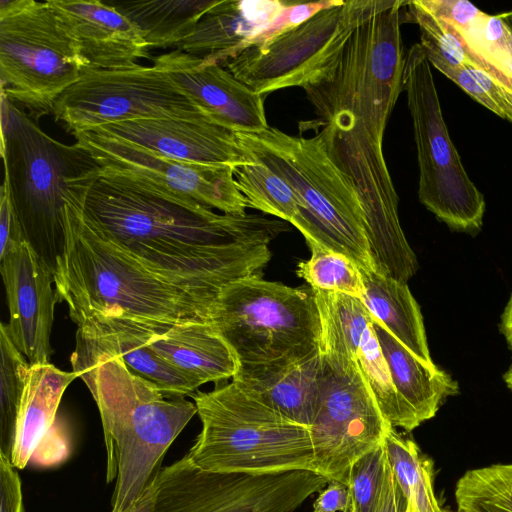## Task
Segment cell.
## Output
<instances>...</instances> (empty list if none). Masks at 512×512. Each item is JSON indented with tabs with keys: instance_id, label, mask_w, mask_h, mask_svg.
<instances>
[{
	"instance_id": "40",
	"label": "cell",
	"mask_w": 512,
	"mask_h": 512,
	"mask_svg": "<svg viewBox=\"0 0 512 512\" xmlns=\"http://www.w3.org/2000/svg\"><path fill=\"white\" fill-rule=\"evenodd\" d=\"M407 504L408 501L388 463L383 493L377 512H406Z\"/></svg>"
},
{
	"instance_id": "18",
	"label": "cell",
	"mask_w": 512,
	"mask_h": 512,
	"mask_svg": "<svg viewBox=\"0 0 512 512\" xmlns=\"http://www.w3.org/2000/svg\"><path fill=\"white\" fill-rule=\"evenodd\" d=\"M10 319L6 331L30 366L50 363L58 301L53 275L25 241L0 257Z\"/></svg>"
},
{
	"instance_id": "39",
	"label": "cell",
	"mask_w": 512,
	"mask_h": 512,
	"mask_svg": "<svg viewBox=\"0 0 512 512\" xmlns=\"http://www.w3.org/2000/svg\"><path fill=\"white\" fill-rule=\"evenodd\" d=\"M348 487L337 481L329 482L320 492L313 504L312 512H348Z\"/></svg>"
},
{
	"instance_id": "8",
	"label": "cell",
	"mask_w": 512,
	"mask_h": 512,
	"mask_svg": "<svg viewBox=\"0 0 512 512\" xmlns=\"http://www.w3.org/2000/svg\"><path fill=\"white\" fill-rule=\"evenodd\" d=\"M202 429L186 457L211 472H315L309 428L284 418L233 381L193 393Z\"/></svg>"
},
{
	"instance_id": "37",
	"label": "cell",
	"mask_w": 512,
	"mask_h": 512,
	"mask_svg": "<svg viewBox=\"0 0 512 512\" xmlns=\"http://www.w3.org/2000/svg\"><path fill=\"white\" fill-rule=\"evenodd\" d=\"M25 241L8 186L3 182L0 189V257Z\"/></svg>"
},
{
	"instance_id": "33",
	"label": "cell",
	"mask_w": 512,
	"mask_h": 512,
	"mask_svg": "<svg viewBox=\"0 0 512 512\" xmlns=\"http://www.w3.org/2000/svg\"><path fill=\"white\" fill-rule=\"evenodd\" d=\"M238 189L248 208L291 222L299 210V200L289 184L266 165L254 161L234 168Z\"/></svg>"
},
{
	"instance_id": "30",
	"label": "cell",
	"mask_w": 512,
	"mask_h": 512,
	"mask_svg": "<svg viewBox=\"0 0 512 512\" xmlns=\"http://www.w3.org/2000/svg\"><path fill=\"white\" fill-rule=\"evenodd\" d=\"M454 495L456 512H512V463L466 471Z\"/></svg>"
},
{
	"instance_id": "35",
	"label": "cell",
	"mask_w": 512,
	"mask_h": 512,
	"mask_svg": "<svg viewBox=\"0 0 512 512\" xmlns=\"http://www.w3.org/2000/svg\"><path fill=\"white\" fill-rule=\"evenodd\" d=\"M388 461L383 442L351 467L347 487L348 512H377L383 493Z\"/></svg>"
},
{
	"instance_id": "43",
	"label": "cell",
	"mask_w": 512,
	"mask_h": 512,
	"mask_svg": "<svg viewBox=\"0 0 512 512\" xmlns=\"http://www.w3.org/2000/svg\"><path fill=\"white\" fill-rule=\"evenodd\" d=\"M504 381L508 388L512 391V366L507 370L504 375Z\"/></svg>"
},
{
	"instance_id": "13",
	"label": "cell",
	"mask_w": 512,
	"mask_h": 512,
	"mask_svg": "<svg viewBox=\"0 0 512 512\" xmlns=\"http://www.w3.org/2000/svg\"><path fill=\"white\" fill-rule=\"evenodd\" d=\"M389 0H349L317 13L268 46L222 64L260 95L315 82L339 58L354 30Z\"/></svg>"
},
{
	"instance_id": "41",
	"label": "cell",
	"mask_w": 512,
	"mask_h": 512,
	"mask_svg": "<svg viewBox=\"0 0 512 512\" xmlns=\"http://www.w3.org/2000/svg\"><path fill=\"white\" fill-rule=\"evenodd\" d=\"M501 331L512 351V294L501 318Z\"/></svg>"
},
{
	"instance_id": "45",
	"label": "cell",
	"mask_w": 512,
	"mask_h": 512,
	"mask_svg": "<svg viewBox=\"0 0 512 512\" xmlns=\"http://www.w3.org/2000/svg\"><path fill=\"white\" fill-rule=\"evenodd\" d=\"M406 512H416L413 506L408 502Z\"/></svg>"
},
{
	"instance_id": "23",
	"label": "cell",
	"mask_w": 512,
	"mask_h": 512,
	"mask_svg": "<svg viewBox=\"0 0 512 512\" xmlns=\"http://www.w3.org/2000/svg\"><path fill=\"white\" fill-rule=\"evenodd\" d=\"M286 5L282 0H218L177 49L222 65L245 50Z\"/></svg>"
},
{
	"instance_id": "10",
	"label": "cell",
	"mask_w": 512,
	"mask_h": 512,
	"mask_svg": "<svg viewBox=\"0 0 512 512\" xmlns=\"http://www.w3.org/2000/svg\"><path fill=\"white\" fill-rule=\"evenodd\" d=\"M403 91L412 118L419 201L451 230H481L486 203L467 174L443 118L431 65L419 43L405 57Z\"/></svg>"
},
{
	"instance_id": "22",
	"label": "cell",
	"mask_w": 512,
	"mask_h": 512,
	"mask_svg": "<svg viewBox=\"0 0 512 512\" xmlns=\"http://www.w3.org/2000/svg\"><path fill=\"white\" fill-rule=\"evenodd\" d=\"M152 350L197 387L233 378L238 365L233 351L207 321H144Z\"/></svg>"
},
{
	"instance_id": "32",
	"label": "cell",
	"mask_w": 512,
	"mask_h": 512,
	"mask_svg": "<svg viewBox=\"0 0 512 512\" xmlns=\"http://www.w3.org/2000/svg\"><path fill=\"white\" fill-rule=\"evenodd\" d=\"M461 42L463 58L459 63L455 66H441L437 70L476 102L512 123V91L462 39Z\"/></svg>"
},
{
	"instance_id": "6",
	"label": "cell",
	"mask_w": 512,
	"mask_h": 512,
	"mask_svg": "<svg viewBox=\"0 0 512 512\" xmlns=\"http://www.w3.org/2000/svg\"><path fill=\"white\" fill-rule=\"evenodd\" d=\"M4 180L26 242L54 276L66 249L65 205L72 186L96 171L83 149L46 134L1 93Z\"/></svg>"
},
{
	"instance_id": "31",
	"label": "cell",
	"mask_w": 512,
	"mask_h": 512,
	"mask_svg": "<svg viewBox=\"0 0 512 512\" xmlns=\"http://www.w3.org/2000/svg\"><path fill=\"white\" fill-rule=\"evenodd\" d=\"M0 454L11 459L30 365L0 324Z\"/></svg>"
},
{
	"instance_id": "4",
	"label": "cell",
	"mask_w": 512,
	"mask_h": 512,
	"mask_svg": "<svg viewBox=\"0 0 512 512\" xmlns=\"http://www.w3.org/2000/svg\"><path fill=\"white\" fill-rule=\"evenodd\" d=\"M77 376L100 412L107 481L116 480L111 512H126L154 483L172 442L197 414L195 403L162 393L117 356L102 355Z\"/></svg>"
},
{
	"instance_id": "3",
	"label": "cell",
	"mask_w": 512,
	"mask_h": 512,
	"mask_svg": "<svg viewBox=\"0 0 512 512\" xmlns=\"http://www.w3.org/2000/svg\"><path fill=\"white\" fill-rule=\"evenodd\" d=\"M96 177L76 182L65 205L66 249L53 276L58 301L81 325L94 317L140 321H207L213 303L143 268L83 219L81 206Z\"/></svg>"
},
{
	"instance_id": "34",
	"label": "cell",
	"mask_w": 512,
	"mask_h": 512,
	"mask_svg": "<svg viewBox=\"0 0 512 512\" xmlns=\"http://www.w3.org/2000/svg\"><path fill=\"white\" fill-rule=\"evenodd\" d=\"M311 256L297 265L296 274L312 289L361 299L365 287L359 267L346 255L315 244Z\"/></svg>"
},
{
	"instance_id": "21",
	"label": "cell",
	"mask_w": 512,
	"mask_h": 512,
	"mask_svg": "<svg viewBox=\"0 0 512 512\" xmlns=\"http://www.w3.org/2000/svg\"><path fill=\"white\" fill-rule=\"evenodd\" d=\"M76 43L89 68L120 70L150 59V46L140 29L115 7L98 0L46 1Z\"/></svg>"
},
{
	"instance_id": "42",
	"label": "cell",
	"mask_w": 512,
	"mask_h": 512,
	"mask_svg": "<svg viewBox=\"0 0 512 512\" xmlns=\"http://www.w3.org/2000/svg\"><path fill=\"white\" fill-rule=\"evenodd\" d=\"M155 482V481H154ZM155 484L153 483L135 503V505L126 512H151Z\"/></svg>"
},
{
	"instance_id": "29",
	"label": "cell",
	"mask_w": 512,
	"mask_h": 512,
	"mask_svg": "<svg viewBox=\"0 0 512 512\" xmlns=\"http://www.w3.org/2000/svg\"><path fill=\"white\" fill-rule=\"evenodd\" d=\"M387 461L407 501L416 512H449L436 498L434 465L419 446L390 426L383 438Z\"/></svg>"
},
{
	"instance_id": "38",
	"label": "cell",
	"mask_w": 512,
	"mask_h": 512,
	"mask_svg": "<svg viewBox=\"0 0 512 512\" xmlns=\"http://www.w3.org/2000/svg\"><path fill=\"white\" fill-rule=\"evenodd\" d=\"M11 459L0 454V512H25L19 474Z\"/></svg>"
},
{
	"instance_id": "12",
	"label": "cell",
	"mask_w": 512,
	"mask_h": 512,
	"mask_svg": "<svg viewBox=\"0 0 512 512\" xmlns=\"http://www.w3.org/2000/svg\"><path fill=\"white\" fill-rule=\"evenodd\" d=\"M320 352L318 405L309 427L315 472L347 486L353 464L383 442L391 425L355 360L323 340Z\"/></svg>"
},
{
	"instance_id": "5",
	"label": "cell",
	"mask_w": 512,
	"mask_h": 512,
	"mask_svg": "<svg viewBox=\"0 0 512 512\" xmlns=\"http://www.w3.org/2000/svg\"><path fill=\"white\" fill-rule=\"evenodd\" d=\"M207 322L233 351L232 381L242 387L272 380L320 349V314L308 284L237 280L220 291Z\"/></svg>"
},
{
	"instance_id": "24",
	"label": "cell",
	"mask_w": 512,
	"mask_h": 512,
	"mask_svg": "<svg viewBox=\"0 0 512 512\" xmlns=\"http://www.w3.org/2000/svg\"><path fill=\"white\" fill-rule=\"evenodd\" d=\"M372 319L398 396L420 424L433 418L443 401L458 393L457 382L435 364L424 363L380 322Z\"/></svg>"
},
{
	"instance_id": "26",
	"label": "cell",
	"mask_w": 512,
	"mask_h": 512,
	"mask_svg": "<svg viewBox=\"0 0 512 512\" xmlns=\"http://www.w3.org/2000/svg\"><path fill=\"white\" fill-rule=\"evenodd\" d=\"M365 287L360 299L374 319L428 365L431 359L420 307L407 283L375 270H360Z\"/></svg>"
},
{
	"instance_id": "27",
	"label": "cell",
	"mask_w": 512,
	"mask_h": 512,
	"mask_svg": "<svg viewBox=\"0 0 512 512\" xmlns=\"http://www.w3.org/2000/svg\"><path fill=\"white\" fill-rule=\"evenodd\" d=\"M218 0L109 1L132 21L150 48L178 47Z\"/></svg>"
},
{
	"instance_id": "25",
	"label": "cell",
	"mask_w": 512,
	"mask_h": 512,
	"mask_svg": "<svg viewBox=\"0 0 512 512\" xmlns=\"http://www.w3.org/2000/svg\"><path fill=\"white\" fill-rule=\"evenodd\" d=\"M54 365L30 366L18 416L11 456L14 467L23 469L56 422L66 388L77 378Z\"/></svg>"
},
{
	"instance_id": "2",
	"label": "cell",
	"mask_w": 512,
	"mask_h": 512,
	"mask_svg": "<svg viewBox=\"0 0 512 512\" xmlns=\"http://www.w3.org/2000/svg\"><path fill=\"white\" fill-rule=\"evenodd\" d=\"M81 211L131 260L211 303L228 284L260 276L271 258L268 244L287 229L283 220L191 209L100 178Z\"/></svg>"
},
{
	"instance_id": "44",
	"label": "cell",
	"mask_w": 512,
	"mask_h": 512,
	"mask_svg": "<svg viewBox=\"0 0 512 512\" xmlns=\"http://www.w3.org/2000/svg\"><path fill=\"white\" fill-rule=\"evenodd\" d=\"M500 16L507 23V25L512 29V11L501 14Z\"/></svg>"
},
{
	"instance_id": "17",
	"label": "cell",
	"mask_w": 512,
	"mask_h": 512,
	"mask_svg": "<svg viewBox=\"0 0 512 512\" xmlns=\"http://www.w3.org/2000/svg\"><path fill=\"white\" fill-rule=\"evenodd\" d=\"M151 61L214 124L234 133H254L269 126L263 96L221 64L177 48Z\"/></svg>"
},
{
	"instance_id": "15",
	"label": "cell",
	"mask_w": 512,
	"mask_h": 512,
	"mask_svg": "<svg viewBox=\"0 0 512 512\" xmlns=\"http://www.w3.org/2000/svg\"><path fill=\"white\" fill-rule=\"evenodd\" d=\"M55 121L71 133L135 119L175 118L213 123L155 66L85 68L56 101Z\"/></svg>"
},
{
	"instance_id": "1",
	"label": "cell",
	"mask_w": 512,
	"mask_h": 512,
	"mask_svg": "<svg viewBox=\"0 0 512 512\" xmlns=\"http://www.w3.org/2000/svg\"><path fill=\"white\" fill-rule=\"evenodd\" d=\"M405 3L389 1L363 21L337 61L303 88L317 116L310 127L313 137L361 203L375 270L403 283L415 275L418 263L400 224L383 138L403 91Z\"/></svg>"
},
{
	"instance_id": "7",
	"label": "cell",
	"mask_w": 512,
	"mask_h": 512,
	"mask_svg": "<svg viewBox=\"0 0 512 512\" xmlns=\"http://www.w3.org/2000/svg\"><path fill=\"white\" fill-rule=\"evenodd\" d=\"M235 135L253 161L266 165L294 190L300 206L290 223L307 245L344 254L360 270H375L359 198L313 136H292L270 126Z\"/></svg>"
},
{
	"instance_id": "11",
	"label": "cell",
	"mask_w": 512,
	"mask_h": 512,
	"mask_svg": "<svg viewBox=\"0 0 512 512\" xmlns=\"http://www.w3.org/2000/svg\"><path fill=\"white\" fill-rule=\"evenodd\" d=\"M72 134L75 144L95 163L100 179L191 209L210 207L224 214L246 213L248 202L238 189L235 167L178 161L92 131Z\"/></svg>"
},
{
	"instance_id": "14",
	"label": "cell",
	"mask_w": 512,
	"mask_h": 512,
	"mask_svg": "<svg viewBox=\"0 0 512 512\" xmlns=\"http://www.w3.org/2000/svg\"><path fill=\"white\" fill-rule=\"evenodd\" d=\"M328 483L309 470L264 475L205 471L185 455L157 475L151 512H293Z\"/></svg>"
},
{
	"instance_id": "28",
	"label": "cell",
	"mask_w": 512,
	"mask_h": 512,
	"mask_svg": "<svg viewBox=\"0 0 512 512\" xmlns=\"http://www.w3.org/2000/svg\"><path fill=\"white\" fill-rule=\"evenodd\" d=\"M321 375L319 349L272 380L249 387L238 386L289 421L309 428L317 410Z\"/></svg>"
},
{
	"instance_id": "9",
	"label": "cell",
	"mask_w": 512,
	"mask_h": 512,
	"mask_svg": "<svg viewBox=\"0 0 512 512\" xmlns=\"http://www.w3.org/2000/svg\"><path fill=\"white\" fill-rule=\"evenodd\" d=\"M87 67L47 2L0 0L1 93L34 121L53 113Z\"/></svg>"
},
{
	"instance_id": "16",
	"label": "cell",
	"mask_w": 512,
	"mask_h": 512,
	"mask_svg": "<svg viewBox=\"0 0 512 512\" xmlns=\"http://www.w3.org/2000/svg\"><path fill=\"white\" fill-rule=\"evenodd\" d=\"M314 293L320 314L321 340L341 348L355 360L392 427L406 432L418 427L417 417L393 386L372 316L363 302L340 293L317 290Z\"/></svg>"
},
{
	"instance_id": "20",
	"label": "cell",
	"mask_w": 512,
	"mask_h": 512,
	"mask_svg": "<svg viewBox=\"0 0 512 512\" xmlns=\"http://www.w3.org/2000/svg\"><path fill=\"white\" fill-rule=\"evenodd\" d=\"M88 131L138 144L186 163L237 167L254 162L242 149L234 132L207 121L135 119L100 125Z\"/></svg>"
},
{
	"instance_id": "36",
	"label": "cell",
	"mask_w": 512,
	"mask_h": 512,
	"mask_svg": "<svg viewBox=\"0 0 512 512\" xmlns=\"http://www.w3.org/2000/svg\"><path fill=\"white\" fill-rule=\"evenodd\" d=\"M342 2L343 0L287 1V5L275 19L263 31L248 41L246 49L249 47L262 49L279 36L301 25L322 10L337 6Z\"/></svg>"
},
{
	"instance_id": "19",
	"label": "cell",
	"mask_w": 512,
	"mask_h": 512,
	"mask_svg": "<svg viewBox=\"0 0 512 512\" xmlns=\"http://www.w3.org/2000/svg\"><path fill=\"white\" fill-rule=\"evenodd\" d=\"M102 355L119 357L131 372L155 384L166 396H191L198 388L152 350L144 321L107 316L79 325L70 359L72 371L77 374Z\"/></svg>"
}]
</instances>
